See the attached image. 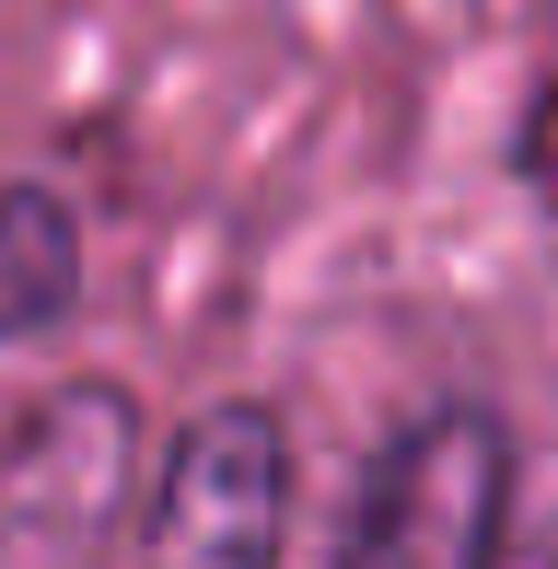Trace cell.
<instances>
[{
	"instance_id": "6da1fadb",
	"label": "cell",
	"mask_w": 558,
	"mask_h": 569,
	"mask_svg": "<svg viewBox=\"0 0 558 569\" xmlns=\"http://www.w3.org/2000/svg\"><path fill=\"white\" fill-rule=\"evenodd\" d=\"M512 523V442L489 407H430L385 442L372 500L349 523V569H500Z\"/></svg>"
},
{
	"instance_id": "7a4b0ae2",
	"label": "cell",
	"mask_w": 558,
	"mask_h": 569,
	"mask_svg": "<svg viewBox=\"0 0 558 569\" xmlns=\"http://www.w3.org/2000/svg\"><path fill=\"white\" fill-rule=\"evenodd\" d=\"M140 488V407L129 383H47L0 442V547L59 569L129 523Z\"/></svg>"
},
{
	"instance_id": "3957f363",
	"label": "cell",
	"mask_w": 558,
	"mask_h": 569,
	"mask_svg": "<svg viewBox=\"0 0 558 569\" xmlns=\"http://www.w3.org/2000/svg\"><path fill=\"white\" fill-rule=\"evenodd\" d=\"M291 523V442L257 396L198 407L151 477V569H279Z\"/></svg>"
},
{
	"instance_id": "277c9868",
	"label": "cell",
	"mask_w": 558,
	"mask_h": 569,
	"mask_svg": "<svg viewBox=\"0 0 558 569\" xmlns=\"http://www.w3.org/2000/svg\"><path fill=\"white\" fill-rule=\"evenodd\" d=\"M82 315V221L47 187H0V349L59 338Z\"/></svg>"
},
{
	"instance_id": "5b68a950",
	"label": "cell",
	"mask_w": 558,
	"mask_h": 569,
	"mask_svg": "<svg viewBox=\"0 0 558 569\" xmlns=\"http://www.w3.org/2000/svg\"><path fill=\"white\" fill-rule=\"evenodd\" d=\"M512 569H558V547H536V558H512Z\"/></svg>"
}]
</instances>
